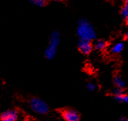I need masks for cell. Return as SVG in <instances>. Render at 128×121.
<instances>
[{"label": "cell", "instance_id": "cell-1", "mask_svg": "<svg viewBox=\"0 0 128 121\" xmlns=\"http://www.w3.org/2000/svg\"><path fill=\"white\" fill-rule=\"evenodd\" d=\"M77 34L80 40L91 42L96 38V31L92 24L86 19L79 21L77 27Z\"/></svg>", "mask_w": 128, "mask_h": 121}, {"label": "cell", "instance_id": "cell-2", "mask_svg": "<svg viewBox=\"0 0 128 121\" xmlns=\"http://www.w3.org/2000/svg\"><path fill=\"white\" fill-rule=\"evenodd\" d=\"M60 44V34L58 32H53L51 33L49 38V43L46 47L44 55L48 60H51L55 57L58 47Z\"/></svg>", "mask_w": 128, "mask_h": 121}, {"label": "cell", "instance_id": "cell-3", "mask_svg": "<svg viewBox=\"0 0 128 121\" xmlns=\"http://www.w3.org/2000/svg\"><path fill=\"white\" fill-rule=\"evenodd\" d=\"M30 107L33 111L39 115H45L49 110L47 103L43 100L38 98H32L30 100Z\"/></svg>", "mask_w": 128, "mask_h": 121}, {"label": "cell", "instance_id": "cell-4", "mask_svg": "<svg viewBox=\"0 0 128 121\" xmlns=\"http://www.w3.org/2000/svg\"><path fill=\"white\" fill-rule=\"evenodd\" d=\"M62 116L66 121H79L80 116L78 112L72 109H66L62 111Z\"/></svg>", "mask_w": 128, "mask_h": 121}, {"label": "cell", "instance_id": "cell-5", "mask_svg": "<svg viewBox=\"0 0 128 121\" xmlns=\"http://www.w3.org/2000/svg\"><path fill=\"white\" fill-rule=\"evenodd\" d=\"M18 117V112L16 110H7L1 114L0 120L2 121H16Z\"/></svg>", "mask_w": 128, "mask_h": 121}, {"label": "cell", "instance_id": "cell-6", "mask_svg": "<svg viewBox=\"0 0 128 121\" xmlns=\"http://www.w3.org/2000/svg\"><path fill=\"white\" fill-rule=\"evenodd\" d=\"M78 48L83 54H89L92 51V44L90 42L80 40L78 43Z\"/></svg>", "mask_w": 128, "mask_h": 121}, {"label": "cell", "instance_id": "cell-7", "mask_svg": "<svg viewBox=\"0 0 128 121\" xmlns=\"http://www.w3.org/2000/svg\"><path fill=\"white\" fill-rule=\"evenodd\" d=\"M112 94L114 96V99L117 101H118V102H123L124 93L122 89L117 88H115L112 91Z\"/></svg>", "mask_w": 128, "mask_h": 121}, {"label": "cell", "instance_id": "cell-8", "mask_svg": "<svg viewBox=\"0 0 128 121\" xmlns=\"http://www.w3.org/2000/svg\"><path fill=\"white\" fill-rule=\"evenodd\" d=\"M114 85L116 86L117 88L122 89L125 86V82L120 76H115L114 78Z\"/></svg>", "mask_w": 128, "mask_h": 121}, {"label": "cell", "instance_id": "cell-9", "mask_svg": "<svg viewBox=\"0 0 128 121\" xmlns=\"http://www.w3.org/2000/svg\"><path fill=\"white\" fill-rule=\"evenodd\" d=\"M124 48V44L122 43H118L115 44L112 47L111 51L113 54H120L122 52Z\"/></svg>", "mask_w": 128, "mask_h": 121}, {"label": "cell", "instance_id": "cell-10", "mask_svg": "<svg viewBox=\"0 0 128 121\" xmlns=\"http://www.w3.org/2000/svg\"><path fill=\"white\" fill-rule=\"evenodd\" d=\"M106 47V42L103 40H98L95 43V48L98 51H102Z\"/></svg>", "mask_w": 128, "mask_h": 121}, {"label": "cell", "instance_id": "cell-11", "mask_svg": "<svg viewBox=\"0 0 128 121\" xmlns=\"http://www.w3.org/2000/svg\"><path fill=\"white\" fill-rule=\"evenodd\" d=\"M29 2L33 5H35L36 6H44L46 4V0H29Z\"/></svg>", "mask_w": 128, "mask_h": 121}, {"label": "cell", "instance_id": "cell-12", "mask_svg": "<svg viewBox=\"0 0 128 121\" xmlns=\"http://www.w3.org/2000/svg\"><path fill=\"white\" fill-rule=\"evenodd\" d=\"M122 15L126 19L128 17V0H125V5L122 10Z\"/></svg>", "mask_w": 128, "mask_h": 121}, {"label": "cell", "instance_id": "cell-13", "mask_svg": "<svg viewBox=\"0 0 128 121\" xmlns=\"http://www.w3.org/2000/svg\"><path fill=\"white\" fill-rule=\"evenodd\" d=\"M87 88L90 91H94L97 89V85L94 83L90 82L87 84Z\"/></svg>", "mask_w": 128, "mask_h": 121}, {"label": "cell", "instance_id": "cell-14", "mask_svg": "<svg viewBox=\"0 0 128 121\" xmlns=\"http://www.w3.org/2000/svg\"><path fill=\"white\" fill-rule=\"evenodd\" d=\"M123 102H127L128 104V94L127 95H124V100Z\"/></svg>", "mask_w": 128, "mask_h": 121}, {"label": "cell", "instance_id": "cell-15", "mask_svg": "<svg viewBox=\"0 0 128 121\" xmlns=\"http://www.w3.org/2000/svg\"><path fill=\"white\" fill-rule=\"evenodd\" d=\"M119 121H128V119L124 117H121L119 119Z\"/></svg>", "mask_w": 128, "mask_h": 121}, {"label": "cell", "instance_id": "cell-16", "mask_svg": "<svg viewBox=\"0 0 128 121\" xmlns=\"http://www.w3.org/2000/svg\"><path fill=\"white\" fill-rule=\"evenodd\" d=\"M126 38H127V40L128 41V32L127 33V34H126Z\"/></svg>", "mask_w": 128, "mask_h": 121}, {"label": "cell", "instance_id": "cell-17", "mask_svg": "<svg viewBox=\"0 0 128 121\" xmlns=\"http://www.w3.org/2000/svg\"><path fill=\"white\" fill-rule=\"evenodd\" d=\"M53 1H55V2H60V1H62V0H53Z\"/></svg>", "mask_w": 128, "mask_h": 121}, {"label": "cell", "instance_id": "cell-18", "mask_svg": "<svg viewBox=\"0 0 128 121\" xmlns=\"http://www.w3.org/2000/svg\"><path fill=\"white\" fill-rule=\"evenodd\" d=\"M127 19H128V18H127Z\"/></svg>", "mask_w": 128, "mask_h": 121}]
</instances>
